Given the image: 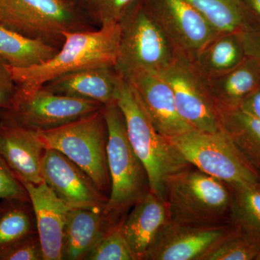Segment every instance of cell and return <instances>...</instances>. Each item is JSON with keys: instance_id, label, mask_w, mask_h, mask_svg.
<instances>
[{"instance_id": "1", "label": "cell", "mask_w": 260, "mask_h": 260, "mask_svg": "<svg viewBox=\"0 0 260 260\" xmlns=\"http://www.w3.org/2000/svg\"><path fill=\"white\" fill-rule=\"evenodd\" d=\"M63 46L51 60L29 68L8 66L17 85L40 87L66 73L115 66L119 49V23H104L96 30L64 32Z\"/></svg>"}, {"instance_id": "2", "label": "cell", "mask_w": 260, "mask_h": 260, "mask_svg": "<svg viewBox=\"0 0 260 260\" xmlns=\"http://www.w3.org/2000/svg\"><path fill=\"white\" fill-rule=\"evenodd\" d=\"M116 103L124 116L130 144L148 173L150 191L166 200L168 179L189 164L157 131L134 89L123 78Z\"/></svg>"}, {"instance_id": "3", "label": "cell", "mask_w": 260, "mask_h": 260, "mask_svg": "<svg viewBox=\"0 0 260 260\" xmlns=\"http://www.w3.org/2000/svg\"><path fill=\"white\" fill-rule=\"evenodd\" d=\"M108 128L109 197L104 212L113 223L150 191L148 173L130 144L125 122L116 102L104 106Z\"/></svg>"}, {"instance_id": "4", "label": "cell", "mask_w": 260, "mask_h": 260, "mask_svg": "<svg viewBox=\"0 0 260 260\" xmlns=\"http://www.w3.org/2000/svg\"><path fill=\"white\" fill-rule=\"evenodd\" d=\"M119 49L115 69L126 80L140 71L160 73L172 62L175 51L144 0H136L119 20Z\"/></svg>"}, {"instance_id": "5", "label": "cell", "mask_w": 260, "mask_h": 260, "mask_svg": "<svg viewBox=\"0 0 260 260\" xmlns=\"http://www.w3.org/2000/svg\"><path fill=\"white\" fill-rule=\"evenodd\" d=\"M167 139L189 165L232 189L260 183L259 173L223 130L209 133L191 129Z\"/></svg>"}, {"instance_id": "6", "label": "cell", "mask_w": 260, "mask_h": 260, "mask_svg": "<svg viewBox=\"0 0 260 260\" xmlns=\"http://www.w3.org/2000/svg\"><path fill=\"white\" fill-rule=\"evenodd\" d=\"M232 195L230 186L191 165L173 174L166 184L170 220L180 223H225Z\"/></svg>"}, {"instance_id": "7", "label": "cell", "mask_w": 260, "mask_h": 260, "mask_svg": "<svg viewBox=\"0 0 260 260\" xmlns=\"http://www.w3.org/2000/svg\"><path fill=\"white\" fill-rule=\"evenodd\" d=\"M46 148L60 152L86 173L104 195L110 192L108 128L103 108L57 129L37 133Z\"/></svg>"}, {"instance_id": "8", "label": "cell", "mask_w": 260, "mask_h": 260, "mask_svg": "<svg viewBox=\"0 0 260 260\" xmlns=\"http://www.w3.org/2000/svg\"><path fill=\"white\" fill-rule=\"evenodd\" d=\"M104 107L99 103L64 96L44 86L18 85L11 107L3 115L37 133L50 131L90 115Z\"/></svg>"}, {"instance_id": "9", "label": "cell", "mask_w": 260, "mask_h": 260, "mask_svg": "<svg viewBox=\"0 0 260 260\" xmlns=\"http://www.w3.org/2000/svg\"><path fill=\"white\" fill-rule=\"evenodd\" d=\"M159 73L172 88L178 112L189 126L209 133L221 130L209 79L194 59L175 54L172 62Z\"/></svg>"}, {"instance_id": "10", "label": "cell", "mask_w": 260, "mask_h": 260, "mask_svg": "<svg viewBox=\"0 0 260 260\" xmlns=\"http://www.w3.org/2000/svg\"><path fill=\"white\" fill-rule=\"evenodd\" d=\"M175 51L195 59L198 52L220 34L186 0H144Z\"/></svg>"}, {"instance_id": "11", "label": "cell", "mask_w": 260, "mask_h": 260, "mask_svg": "<svg viewBox=\"0 0 260 260\" xmlns=\"http://www.w3.org/2000/svg\"><path fill=\"white\" fill-rule=\"evenodd\" d=\"M232 224L169 222L160 229L143 260H201L214 246L234 232Z\"/></svg>"}, {"instance_id": "12", "label": "cell", "mask_w": 260, "mask_h": 260, "mask_svg": "<svg viewBox=\"0 0 260 260\" xmlns=\"http://www.w3.org/2000/svg\"><path fill=\"white\" fill-rule=\"evenodd\" d=\"M41 172L44 182L70 209H104L107 197L86 173L60 152L46 149Z\"/></svg>"}, {"instance_id": "13", "label": "cell", "mask_w": 260, "mask_h": 260, "mask_svg": "<svg viewBox=\"0 0 260 260\" xmlns=\"http://www.w3.org/2000/svg\"><path fill=\"white\" fill-rule=\"evenodd\" d=\"M28 37L49 42L64 32L88 30V26L69 0H10Z\"/></svg>"}, {"instance_id": "14", "label": "cell", "mask_w": 260, "mask_h": 260, "mask_svg": "<svg viewBox=\"0 0 260 260\" xmlns=\"http://www.w3.org/2000/svg\"><path fill=\"white\" fill-rule=\"evenodd\" d=\"M134 89L157 131L172 138L193 129L178 112L169 84L156 72L140 71L126 80Z\"/></svg>"}, {"instance_id": "15", "label": "cell", "mask_w": 260, "mask_h": 260, "mask_svg": "<svg viewBox=\"0 0 260 260\" xmlns=\"http://www.w3.org/2000/svg\"><path fill=\"white\" fill-rule=\"evenodd\" d=\"M45 145L37 132L0 116V155L21 182H44L41 172Z\"/></svg>"}, {"instance_id": "16", "label": "cell", "mask_w": 260, "mask_h": 260, "mask_svg": "<svg viewBox=\"0 0 260 260\" xmlns=\"http://www.w3.org/2000/svg\"><path fill=\"white\" fill-rule=\"evenodd\" d=\"M31 203L44 260L62 259L65 225L70 208L44 182H22Z\"/></svg>"}, {"instance_id": "17", "label": "cell", "mask_w": 260, "mask_h": 260, "mask_svg": "<svg viewBox=\"0 0 260 260\" xmlns=\"http://www.w3.org/2000/svg\"><path fill=\"white\" fill-rule=\"evenodd\" d=\"M121 78L114 67H102L66 73L42 86L58 95L106 106L116 102Z\"/></svg>"}, {"instance_id": "18", "label": "cell", "mask_w": 260, "mask_h": 260, "mask_svg": "<svg viewBox=\"0 0 260 260\" xmlns=\"http://www.w3.org/2000/svg\"><path fill=\"white\" fill-rule=\"evenodd\" d=\"M170 220L167 201L151 191L121 220V230L135 260H143L157 234Z\"/></svg>"}, {"instance_id": "19", "label": "cell", "mask_w": 260, "mask_h": 260, "mask_svg": "<svg viewBox=\"0 0 260 260\" xmlns=\"http://www.w3.org/2000/svg\"><path fill=\"white\" fill-rule=\"evenodd\" d=\"M113 223L104 210L70 209L65 225L62 259L84 260Z\"/></svg>"}, {"instance_id": "20", "label": "cell", "mask_w": 260, "mask_h": 260, "mask_svg": "<svg viewBox=\"0 0 260 260\" xmlns=\"http://www.w3.org/2000/svg\"><path fill=\"white\" fill-rule=\"evenodd\" d=\"M209 79L210 89L220 110L239 109L246 97L260 85V68L246 57L240 64Z\"/></svg>"}, {"instance_id": "21", "label": "cell", "mask_w": 260, "mask_h": 260, "mask_svg": "<svg viewBox=\"0 0 260 260\" xmlns=\"http://www.w3.org/2000/svg\"><path fill=\"white\" fill-rule=\"evenodd\" d=\"M59 50L44 39L0 25V58L11 68L24 69L42 64L51 60Z\"/></svg>"}, {"instance_id": "22", "label": "cell", "mask_w": 260, "mask_h": 260, "mask_svg": "<svg viewBox=\"0 0 260 260\" xmlns=\"http://www.w3.org/2000/svg\"><path fill=\"white\" fill-rule=\"evenodd\" d=\"M245 58L237 32H220L198 52L194 61L210 78L234 69Z\"/></svg>"}, {"instance_id": "23", "label": "cell", "mask_w": 260, "mask_h": 260, "mask_svg": "<svg viewBox=\"0 0 260 260\" xmlns=\"http://www.w3.org/2000/svg\"><path fill=\"white\" fill-rule=\"evenodd\" d=\"M220 129L260 174V119L241 109H218Z\"/></svg>"}, {"instance_id": "24", "label": "cell", "mask_w": 260, "mask_h": 260, "mask_svg": "<svg viewBox=\"0 0 260 260\" xmlns=\"http://www.w3.org/2000/svg\"><path fill=\"white\" fill-rule=\"evenodd\" d=\"M232 189L231 223L238 233L260 250V183Z\"/></svg>"}, {"instance_id": "25", "label": "cell", "mask_w": 260, "mask_h": 260, "mask_svg": "<svg viewBox=\"0 0 260 260\" xmlns=\"http://www.w3.org/2000/svg\"><path fill=\"white\" fill-rule=\"evenodd\" d=\"M37 233L30 202L2 200L0 203V255L15 244Z\"/></svg>"}, {"instance_id": "26", "label": "cell", "mask_w": 260, "mask_h": 260, "mask_svg": "<svg viewBox=\"0 0 260 260\" xmlns=\"http://www.w3.org/2000/svg\"><path fill=\"white\" fill-rule=\"evenodd\" d=\"M219 32H239L256 25L242 0H186Z\"/></svg>"}, {"instance_id": "27", "label": "cell", "mask_w": 260, "mask_h": 260, "mask_svg": "<svg viewBox=\"0 0 260 260\" xmlns=\"http://www.w3.org/2000/svg\"><path fill=\"white\" fill-rule=\"evenodd\" d=\"M84 260H135L121 230V220L112 224Z\"/></svg>"}, {"instance_id": "28", "label": "cell", "mask_w": 260, "mask_h": 260, "mask_svg": "<svg viewBox=\"0 0 260 260\" xmlns=\"http://www.w3.org/2000/svg\"><path fill=\"white\" fill-rule=\"evenodd\" d=\"M259 255V249L234 229L201 260H257Z\"/></svg>"}, {"instance_id": "29", "label": "cell", "mask_w": 260, "mask_h": 260, "mask_svg": "<svg viewBox=\"0 0 260 260\" xmlns=\"http://www.w3.org/2000/svg\"><path fill=\"white\" fill-rule=\"evenodd\" d=\"M13 200L30 202L23 184L0 155V201Z\"/></svg>"}, {"instance_id": "30", "label": "cell", "mask_w": 260, "mask_h": 260, "mask_svg": "<svg viewBox=\"0 0 260 260\" xmlns=\"http://www.w3.org/2000/svg\"><path fill=\"white\" fill-rule=\"evenodd\" d=\"M0 260H44L37 233L15 244L0 255Z\"/></svg>"}, {"instance_id": "31", "label": "cell", "mask_w": 260, "mask_h": 260, "mask_svg": "<svg viewBox=\"0 0 260 260\" xmlns=\"http://www.w3.org/2000/svg\"><path fill=\"white\" fill-rule=\"evenodd\" d=\"M136 0H93V13L102 24L118 23L128 8Z\"/></svg>"}, {"instance_id": "32", "label": "cell", "mask_w": 260, "mask_h": 260, "mask_svg": "<svg viewBox=\"0 0 260 260\" xmlns=\"http://www.w3.org/2000/svg\"><path fill=\"white\" fill-rule=\"evenodd\" d=\"M246 57L260 68V25H252L237 32Z\"/></svg>"}, {"instance_id": "33", "label": "cell", "mask_w": 260, "mask_h": 260, "mask_svg": "<svg viewBox=\"0 0 260 260\" xmlns=\"http://www.w3.org/2000/svg\"><path fill=\"white\" fill-rule=\"evenodd\" d=\"M18 85L13 80L8 64L0 58V109L11 107Z\"/></svg>"}, {"instance_id": "34", "label": "cell", "mask_w": 260, "mask_h": 260, "mask_svg": "<svg viewBox=\"0 0 260 260\" xmlns=\"http://www.w3.org/2000/svg\"><path fill=\"white\" fill-rule=\"evenodd\" d=\"M0 25L26 36L23 24L10 4V0H0Z\"/></svg>"}, {"instance_id": "35", "label": "cell", "mask_w": 260, "mask_h": 260, "mask_svg": "<svg viewBox=\"0 0 260 260\" xmlns=\"http://www.w3.org/2000/svg\"><path fill=\"white\" fill-rule=\"evenodd\" d=\"M239 109L260 119V85L244 99Z\"/></svg>"}, {"instance_id": "36", "label": "cell", "mask_w": 260, "mask_h": 260, "mask_svg": "<svg viewBox=\"0 0 260 260\" xmlns=\"http://www.w3.org/2000/svg\"><path fill=\"white\" fill-rule=\"evenodd\" d=\"M251 20L256 25H260V0H242Z\"/></svg>"}, {"instance_id": "37", "label": "cell", "mask_w": 260, "mask_h": 260, "mask_svg": "<svg viewBox=\"0 0 260 260\" xmlns=\"http://www.w3.org/2000/svg\"><path fill=\"white\" fill-rule=\"evenodd\" d=\"M257 260H260V255L259 256V257L257 258Z\"/></svg>"}, {"instance_id": "38", "label": "cell", "mask_w": 260, "mask_h": 260, "mask_svg": "<svg viewBox=\"0 0 260 260\" xmlns=\"http://www.w3.org/2000/svg\"><path fill=\"white\" fill-rule=\"evenodd\" d=\"M92 2H93V0H91Z\"/></svg>"}, {"instance_id": "39", "label": "cell", "mask_w": 260, "mask_h": 260, "mask_svg": "<svg viewBox=\"0 0 260 260\" xmlns=\"http://www.w3.org/2000/svg\"><path fill=\"white\" fill-rule=\"evenodd\" d=\"M0 203H1V201H0Z\"/></svg>"}]
</instances>
